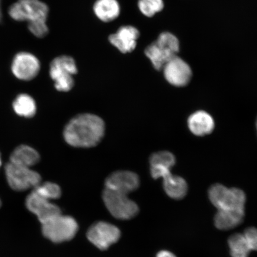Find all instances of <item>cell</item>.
I'll return each instance as SVG.
<instances>
[{
	"label": "cell",
	"instance_id": "30bf717a",
	"mask_svg": "<svg viewBox=\"0 0 257 257\" xmlns=\"http://www.w3.org/2000/svg\"><path fill=\"white\" fill-rule=\"evenodd\" d=\"M120 237V230L110 223L99 221L89 228L88 240L99 249L105 250L117 242Z\"/></svg>",
	"mask_w": 257,
	"mask_h": 257
},
{
	"label": "cell",
	"instance_id": "9c48e42d",
	"mask_svg": "<svg viewBox=\"0 0 257 257\" xmlns=\"http://www.w3.org/2000/svg\"><path fill=\"white\" fill-rule=\"evenodd\" d=\"M5 173L8 184L16 191H25L35 188L41 183L39 173L31 169L11 162L5 167Z\"/></svg>",
	"mask_w": 257,
	"mask_h": 257
},
{
	"label": "cell",
	"instance_id": "2e32d148",
	"mask_svg": "<svg viewBox=\"0 0 257 257\" xmlns=\"http://www.w3.org/2000/svg\"><path fill=\"white\" fill-rule=\"evenodd\" d=\"M120 5L117 0H96L93 6V12L99 21L109 23L120 16Z\"/></svg>",
	"mask_w": 257,
	"mask_h": 257
},
{
	"label": "cell",
	"instance_id": "83f0119b",
	"mask_svg": "<svg viewBox=\"0 0 257 257\" xmlns=\"http://www.w3.org/2000/svg\"><path fill=\"white\" fill-rule=\"evenodd\" d=\"M256 131H257V118H256Z\"/></svg>",
	"mask_w": 257,
	"mask_h": 257
},
{
	"label": "cell",
	"instance_id": "603a6c76",
	"mask_svg": "<svg viewBox=\"0 0 257 257\" xmlns=\"http://www.w3.org/2000/svg\"><path fill=\"white\" fill-rule=\"evenodd\" d=\"M60 214L62 213H61L59 207L50 202L42 209L36 216L41 224H44L54 219Z\"/></svg>",
	"mask_w": 257,
	"mask_h": 257
},
{
	"label": "cell",
	"instance_id": "52a82bcc",
	"mask_svg": "<svg viewBox=\"0 0 257 257\" xmlns=\"http://www.w3.org/2000/svg\"><path fill=\"white\" fill-rule=\"evenodd\" d=\"M42 226L44 236L55 243L71 240L78 230V223L73 217L62 214L42 224Z\"/></svg>",
	"mask_w": 257,
	"mask_h": 257
},
{
	"label": "cell",
	"instance_id": "cb8c5ba5",
	"mask_svg": "<svg viewBox=\"0 0 257 257\" xmlns=\"http://www.w3.org/2000/svg\"><path fill=\"white\" fill-rule=\"evenodd\" d=\"M28 28L31 33L37 38H43L48 34L47 23L28 24Z\"/></svg>",
	"mask_w": 257,
	"mask_h": 257
},
{
	"label": "cell",
	"instance_id": "277c9868",
	"mask_svg": "<svg viewBox=\"0 0 257 257\" xmlns=\"http://www.w3.org/2000/svg\"><path fill=\"white\" fill-rule=\"evenodd\" d=\"M179 51V42L174 35L165 32L148 46L144 53L157 70L163 69L165 64L176 56Z\"/></svg>",
	"mask_w": 257,
	"mask_h": 257
},
{
	"label": "cell",
	"instance_id": "f1b7e54d",
	"mask_svg": "<svg viewBox=\"0 0 257 257\" xmlns=\"http://www.w3.org/2000/svg\"><path fill=\"white\" fill-rule=\"evenodd\" d=\"M1 205H2V202H1V200H0V207H1Z\"/></svg>",
	"mask_w": 257,
	"mask_h": 257
},
{
	"label": "cell",
	"instance_id": "d4e9b609",
	"mask_svg": "<svg viewBox=\"0 0 257 257\" xmlns=\"http://www.w3.org/2000/svg\"><path fill=\"white\" fill-rule=\"evenodd\" d=\"M251 250L257 251V229L255 227H249L244 231L243 233Z\"/></svg>",
	"mask_w": 257,
	"mask_h": 257
},
{
	"label": "cell",
	"instance_id": "8fae6325",
	"mask_svg": "<svg viewBox=\"0 0 257 257\" xmlns=\"http://www.w3.org/2000/svg\"><path fill=\"white\" fill-rule=\"evenodd\" d=\"M41 64L34 54L22 52L16 55L12 64V71L16 78L22 80H31L39 73Z\"/></svg>",
	"mask_w": 257,
	"mask_h": 257
},
{
	"label": "cell",
	"instance_id": "484cf974",
	"mask_svg": "<svg viewBox=\"0 0 257 257\" xmlns=\"http://www.w3.org/2000/svg\"><path fill=\"white\" fill-rule=\"evenodd\" d=\"M156 257H176L175 254L168 250H161L157 253Z\"/></svg>",
	"mask_w": 257,
	"mask_h": 257
},
{
	"label": "cell",
	"instance_id": "44dd1931",
	"mask_svg": "<svg viewBox=\"0 0 257 257\" xmlns=\"http://www.w3.org/2000/svg\"><path fill=\"white\" fill-rule=\"evenodd\" d=\"M138 7L141 14L152 18L164 8L163 0H138Z\"/></svg>",
	"mask_w": 257,
	"mask_h": 257
},
{
	"label": "cell",
	"instance_id": "ac0fdd59",
	"mask_svg": "<svg viewBox=\"0 0 257 257\" xmlns=\"http://www.w3.org/2000/svg\"><path fill=\"white\" fill-rule=\"evenodd\" d=\"M13 107L16 113L22 117L31 118L36 114V103L30 95H19L13 103Z\"/></svg>",
	"mask_w": 257,
	"mask_h": 257
},
{
	"label": "cell",
	"instance_id": "4316f807",
	"mask_svg": "<svg viewBox=\"0 0 257 257\" xmlns=\"http://www.w3.org/2000/svg\"><path fill=\"white\" fill-rule=\"evenodd\" d=\"M2 158H1V154H0V167H1V166H2Z\"/></svg>",
	"mask_w": 257,
	"mask_h": 257
},
{
	"label": "cell",
	"instance_id": "d6986e66",
	"mask_svg": "<svg viewBox=\"0 0 257 257\" xmlns=\"http://www.w3.org/2000/svg\"><path fill=\"white\" fill-rule=\"evenodd\" d=\"M228 245L232 257H248L252 251L243 233H235L229 237Z\"/></svg>",
	"mask_w": 257,
	"mask_h": 257
},
{
	"label": "cell",
	"instance_id": "ba28073f",
	"mask_svg": "<svg viewBox=\"0 0 257 257\" xmlns=\"http://www.w3.org/2000/svg\"><path fill=\"white\" fill-rule=\"evenodd\" d=\"M102 200L112 216L120 220H128L138 213L137 204L127 197V195L105 188Z\"/></svg>",
	"mask_w": 257,
	"mask_h": 257
},
{
	"label": "cell",
	"instance_id": "e0dca14e",
	"mask_svg": "<svg viewBox=\"0 0 257 257\" xmlns=\"http://www.w3.org/2000/svg\"><path fill=\"white\" fill-rule=\"evenodd\" d=\"M40 160V156L37 151L27 145L16 148L10 158L11 163L27 168L37 165Z\"/></svg>",
	"mask_w": 257,
	"mask_h": 257
},
{
	"label": "cell",
	"instance_id": "5bb4252c",
	"mask_svg": "<svg viewBox=\"0 0 257 257\" xmlns=\"http://www.w3.org/2000/svg\"><path fill=\"white\" fill-rule=\"evenodd\" d=\"M140 180L136 173L120 170L111 173L105 179L106 189L127 195L139 187Z\"/></svg>",
	"mask_w": 257,
	"mask_h": 257
},
{
	"label": "cell",
	"instance_id": "7402d4cb",
	"mask_svg": "<svg viewBox=\"0 0 257 257\" xmlns=\"http://www.w3.org/2000/svg\"><path fill=\"white\" fill-rule=\"evenodd\" d=\"M50 201L47 200L37 192L32 191L26 200V205L31 213L37 215Z\"/></svg>",
	"mask_w": 257,
	"mask_h": 257
},
{
	"label": "cell",
	"instance_id": "5b68a950",
	"mask_svg": "<svg viewBox=\"0 0 257 257\" xmlns=\"http://www.w3.org/2000/svg\"><path fill=\"white\" fill-rule=\"evenodd\" d=\"M78 70L75 59L67 55L58 56L50 66V76L57 91L67 92L74 86V75Z\"/></svg>",
	"mask_w": 257,
	"mask_h": 257
},
{
	"label": "cell",
	"instance_id": "7a4b0ae2",
	"mask_svg": "<svg viewBox=\"0 0 257 257\" xmlns=\"http://www.w3.org/2000/svg\"><path fill=\"white\" fill-rule=\"evenodd\" d=\"M105 123L98 115H76L66 124L63 137L67 144L76 148H91L100 143L105 134Z\"/></svg>",
	"mask_w": 257,
	"mask_h": 257
},
{
	"label": "cell",
	"instance_id": "6da1fadb",
	"mask_svg": "<svg viewBox=\"0 0 257 257\" xmlns=\"http://www.w3.org/2000/svg\"><path fill=\"white\" fill-rule=\"evenodd\" d=\"M208 197L217 210L214 224L218 229H232L242 223L246 200L242 190L217 184L211 186Z\"/></svg>",
	"mask_w": 257,
	"mask_h": 257
},
{
	"label": "cell",
	"instance_id": "3957f363",
	"mask_svg": "<svg viewBox=\"0 0 257 257\" xmlns=\"http://www.w3.org/2000/svg\"><path fill=\"white\" fill-rule=\"evenodd\" d=\"M175 163V156L169 152L154 153L150 158V172L153 178H162L163 188L167 195L179 200L187 194L188 186L184 178L172 174L171 170Z\"/></svg>",
	"mask_w": 257,
	"mask_h": 257
},
{
	"label": "cell",
	"instance_id": "9a60e30c",
	"mask_svg": "<svg viewBox=\"0 0 257 257\" xmlns=\"http://www.w3.org/2000/svg\"><path fill=\"white\" fill-rule=\"evenodd\" d=\"M188 126L191 133L198 137L210 134L214 128V121L207 112L200 110L190 115L188 119Z\"/></svg>",
	"mask_w": 257,
	"mask_h": 257
},
{
	"label": "cell",
	"instance_id": "ffe728a7",
	"mask_svg": "<svg viewBox=\"0 0 257 257\" xmlns=\"http://www.w3.org/2000/svg\"><path fill=\"white\" fill-rule=\"evenodd\" d=\"M34 190L49 201L56 200L62 195L60 186L50 182H45L44 184L41 183L34 188Z\"/></svg>",
	"mask_w": 257,
	"mask_h": 257
},
{
	"label": "cell",
	"instance_id": "8992f818",
	"mask_svg": "<svg viewBox=\"0 0 257 257\" xmlns=\"http://www.w3.org/2000/svg\"><path fill=\"white\" fill-rule=\"evenodd\" d=\"M9 14L14 20L28 24L47 23L49 9L41 0H19L11 6Z\"/></svg>",
	"mask_w": 257,
	"mask_h": 257
},
{
	"label": "cell",
	"instance_id": "7c38bea8",
	"mask_svg": "<svg viewBox=\"0 0 257 257\" xmlns=\"http://www.w3.org/2000/svg\"><path fill=\"white\" fill-rule=\"evenodd\" d=\"M163 70L167 81L176 87L188 85L192 78L190 66L178 56L167 63Z\"/></svg>",
	"mask_w": 257,
	"mask_h": 257
},
{
	"label": "cell",
	"instance_id": "4fadbf2b",
	"mask_svg": "<svg viewBox=\"0 0 257 257\" xmlns=\"http://www.w3.org/2000/svg\"><path fill=\"white\" fill-rule=\"evenodd\" d=\"M140 36V32L138 28L132 25H125L111 34L108 37V41L120 53L127 54L136 50Z\"/></svg>",
	"mask_w": 257,
	"mask_h": 257
}]
</instances>
